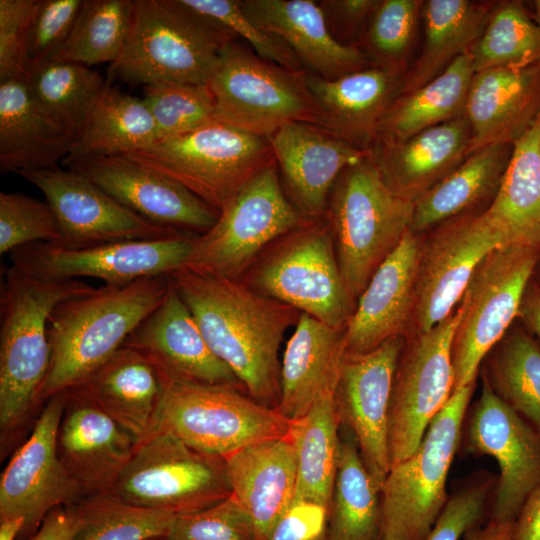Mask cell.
I'll list each match as a JSON object with an SVG mask.
<instances>
[{
  "mask_svg": "<svg viewBox=\"0 0 540 540\" xmlns=\"http://www.w3.org/2000/svg\"><path fill=\"white\" fill-rule=\"evenodd\" d=\"M421 7L423 2L418 0H379L362 36L364 55L373 66L402 75Z\"/></svg>",
  "mask_w": 540,
  "mask_h": 540,
  "instance_id": "bcb514c9",
  "label": "cell"
},
{
  "mask_svg": "<svg viewBox=\"0 0 540 540\" xmlns=\"http://www.w3.org/2000/svg\"><path fill=\"white\" fill-rule=\"evenodd\" d=\"M423 6V48L403 77L398 95L424 86L459 56L471 51L491 12L487 4L467 0H428Z\"/></svg>",
  "mask_w": 540,
  "mask_h": 540,
  "instance_id": "8d00e7d4",
  "label": "cell"
},
{
  "mask_svg": "<svg viewBox=\"0 0 540 540\" xmlns=\"http://www.w3.org/2000/svg\"><path fill=\"white\" fill-rule=\"evenodd\" d=\"M514 522L489 520L485 527L475 528L468 534L470 540H512Z\"/></svg>",
  "mask_w": 540,
  "mask_h": 540,
  "instance_id": "94428289",
  "label": "cell"
},
{
  "mask_svg": "<svg viewBox=\"0 0 540 540\" xmlns=\"http://www.w3.org/2000/svg\"><path fill=\"white\" fill-rule=\"evenodd\" d=\"M37 0H0V81L26 76L24 55Z\"/></svg>",
  "mask_w": 540,
  "mask_h": 540,
  "instance_id": "db71d44e",
  "label": "cell"
},
{
  "mask_svg": "<svg viewBox=\"0 0 540 540\" xmlns=\"http://www.w3.org/2000/svg\"><path fill=\"white\" fill-rule=\"evenodd\" d=\"M225 462L231 495L252 520L258 540H266L295 495L297 464L290 438L249 445Z\"/></svg>",
  "mask_w": 540,
  "mask_h": 540,
  "instance_id": "4dcf8cb0",
  "label": "cell"
},
{
  "mask_svg": "<svg viewBox=\"0 0 540 540\" xmlns=\"http://www.w3.org/2000/svg\"><path fill=\"white\" fill-rule=\"evenodd\" d=\"M154 540H164V537H162V538H158V539H154Z\"/></svg>",
  "mask_w": 540,
  "mask_h": 540,
  "instance_id": "e7e4bbea",
  "label": "cell"
},
{
  "mask_svg": "<svg viewBox=\"0 0 540 540\" xmlns=\"http://www.w3.org/2000/svg\"><path fill=\"white\" fill-rule=\"evenodd\" d=\"M158 139L156 123L143 99L125 94L106 81L64 161L123 155L148 147Z\"/></svg>",
  "mask_w": 540,
  "mask_h": 540,
  "instance_id": "f35d334b",
  "label": "cell"
},
{
  "mask_svg": "<svg viewBox=\"0 0 540 540\" xmlns=\"http://www.w3.org/2000/svg\"><path fill=\"white\" fill-rule=\"evenodd\" d=\"M513 144H493L472 152L458 167L414 202L410 230L420 234L470 213L494 197L511 158Z\"/></svg>",
  "mask_w": 540,
  "mask_h": 540,
  "instance_id": "e575fe53",
  "label": "cell"
},
{
  "mask_svg": "<svg viewBox=\"0 0 540 540\" xmlns=\"http://www.w3.org/2000/svg\"><path fill=\"white\" fill-rule=\"evenodd\" d=\"M169 275L104 285L60 303L51 313V360L39 403L87 378L123 346L129 335L165 299Z\"/></svg>",
  "mask_w": 540,
  "mask_h": 540,
  "instance_id": "7a4b0ae2",
  "label": "cell"
},
{
  "mask_svg": "<svg viewBox=\"0 0 540 540\" xmlns=\"http://www.w3.org/2000/svg\"><path fill=\"white\" fill-rule=\"evenodd\" d=\"M66 391L50 397L28 439L0 477V521L23 518L22 535L33 536L54 509L78 504L84 495L62 464L57 434Z\"/></svg>",
  "mask_w": 540,
  "mask_h": 540,
  "instance_id": "e0dca14e",
  "label": "cell"
},
{
  "mask_svg": "<svg viewBox=\"0 0 540 540\" xmlns=\"http://www.w3.org/2000/svg\"><path fill=\"white\" fill-rule=\"evenodd\" d=\"M482 215L506 246L540 248V113L513 143L502 181Z\"/></svg>",
  "mask_w": 540,
  "mask_h": 540,
  "instance_id": "836d02e7",
  "label": "cell"
},
{
  "mask_svg": "<svg viewBox=\"0 0 540 540\" xmlns=\"http://www.w3.org/2000/svg\"><path fill=\"white\" fill-rule=\"evenodd\" d=\"M471 141L464 115L401 141L377 142L370 151L387 185L415 202L471 154Z\"/></svg>",
  "mask_w": 540,
  "mask_h": 540,
  "instance_id": "f546056e",
  "label": "cell"
},
{
  "mask_svg": "<svg viewBox=\"0 0 540 540\" xmlns=\"http://www.w3.org/2000/svg\"><path fill=\"white\" fill-rule=\"evenodd\" d=\"M344 329L300 313L281 361L276 411L288 421L305 416L319 396L335 387L345 353Z\"/></svg>",
  "mask_w": 540,
  "mask_h": 540,
  "instance_id": "d6a6232c",
  "label": "cell"
},
{
  "mask_svg": "<svg viewBox=\"0 0 540 540\" xmlns=\"http://www.w3.org/2000/svg\"><path fill=\"white\" fill-rule=\"evenodd\" d=\"M83 3L84 0H37L25 47L26 75L51 61L65 45Z\"/></svg>",
  "mask_w": 540,
  "mask_h": 540,
  "instance_id": "816d5d0a",
  "label": "cell"
},
{
  "mask_svg": "<svg viewBox=\"0 0 540 540\" xmlns=\"http://www.w3.org/2000/svg\"><path fill=\"white\" fill-rule=\"evenodd\" d=\"M72 135L32 97L25 76L0 81L2 172L50 169L70 155Z\"/></svg>",
  "mask_w": 540,
  "mask_h": 540,
  "instance_id": "1f68e13d",
  "label": "cell"
},
{
  "mask_svg": "<svg viewBox=\"0 0 540 540\" xmlns=\"http://www.w3.org/2000/svg\"><path fill=\"white\" fill-rule=\"evenodd\" d=\"M117 202L144 219L178 232L201 235L219 212L183 185L124 155L64 161Z\"/></svg>",
  "mask_w": 540,
  "mask_h": 540,
  "instance_id": "44dd1931",
  "label": "cell"
},
{
  "mask_svg": "<svg viewBox=\"0 0 540 540\" xmlns=\"http://www.w3.org/2000/svg\"><path fill=\"white\" fill-rule=\"evenodd\" d=\"M307 220L288 198L274 160L238 190L208 231L196 237L187 267L241 280L269 244Z\"/></svg>",
  "mask_w": 540,
  "mask_h": 540,
  "instance_id": "8fae6325",
  "label": "cell"
},
{
  "mask_svg": "<svg viewBox=\"0 0 540 540\" xmlns=\"http://www.w3.org/2000/svg\"><path fill=\"white\" fill-rule=\"evenodd\" d=\"M168 275L213 353L251 398L275 409L281 396L280 345L300 312L241 280L187 266Z\"/></svg>",
  "mask_w": 540,
  "mask_h": 540,
  "instance_id": "6da1fadb",
  "label": "cell"
},
{
  "mask_svg": "<svg viewBox=\"0 0 540 540\" xmlns=\"http://www.w3.org/2000/svg\"><path fill=\"white\" fill-rule=\"evenodd\" d=\"M464 438L468 452L489 455L499 466L489 520L514 522L540 486V432L503 402L482 375Z\"/></svg>",
  "mask_w": 540,
  "mask_h": 540,
  "instance_id": "2e32d148",
  "label": "cell"
},
{
  "mask_svg": "<svg viewBox=\"0 0 540 540\" xmlns=\"http://www.w3.org/2000/svg\"><path fill=\"white\" fill-rule=\"evenodd\" d=\"M475 383L457 389L420 445L390 467L380 491L382 540H426L449 496L446 482Z\"/></svg>",
  "mask_w": 540,
  "mask_h": 540,
  "instance_id": "52a82bcc",
  "label": "cell"
},
{
  "mask_svg": "<svg viewBox=\"0 0 540 540\" xmlns=\"http://www.w3.org/2000/svg\"><path fill=\"white\" fill-rule=\"evenodd\" d=\"M123 346L145 355L168 380L243 389L234 373L210 349L172 282L165 299Z\"/></svg>",
  "mask_w": 540,
  "mask_h": 540,
  "instance_id": "cb8c5ba5",
  "label": "cell"
},
{
  "mask_svg": "<svg viewBox=\"0 0 540 540\" xmlns=\"http://www.w3.org/2000/svg\"><path fill=\"white\" fill-rule=\"evenodd\" d=\"M109 492L138 506L181 515L226 499L231 488L224 457L155 432L136 445Z\"/></svg>",
  "mask_w": 540,
  "mask_h": 540,
  "instance_id": "7c38bea8",
  "label": "cell"
},
{
  "mask_svg": "<svg viewBox=\"0 0 540 540\" xmlns=\"http://www.w3.org/2000/svg\"><path fill=\"white\" fill-rule=\"evenodd\" d=\"M180 2L228 29L235 36L243 38L259 57L289 70L304 72L290 48L253 21L244 12L240 0H180Z\"/></svg>",
  "mask_w": 540,
  "mask_h": 540,
  "instance_id": "681fc988",
  "label": "cell"
},
{
  "mask_svg": "<svg viewBox=\"0 0 540 540\" xmlns=\"http://www.w3.org/2000/svg\"><path fill=\"white\" fill-rule=\"evenodd\" d=\"M540 340V282L530 281L520 306L519 316Z\"/></svg>",
  "mask_w": 540,
  "mask_h": 540,
  "instance_id": "91938a15",
  "label": "cell"
},
{
  "mask_svg": "<svg viewBox=\"0 0 540 540\" xmlns=\"http://www.w3.org/2000/svg\"><path fill=\"white\" fill-rule=\"evenodd\" d=\"M290 421L241 387L168 380L155 432L227 457L249 445L288 435Z\"/></svg>",
  "mask_w": 540,
  "mask_h": 540,
  "instance_id": "30bf717a",
  "label": "cell"
},
{
  "mask_svg": "<svg viewBox=\"0 0 540 540\" xmlns=\"http://www.w3.org/2000/svg\"><path fill=\"white\" fill-rule=\"evenodd\" d=\"M73 540H154L165 536L176 515L138 506L110 492L83 498Z\"/></svg>",
  "mask_w": 540,
  "mask_h": 540,
  "instance_id": "f6af8a7d",
  "label": "cell"
},
{
  "mask_svg": "<svg viewBox=\"0 0 540 540\" xmlns=\"http://www.w3.org/2000/svg\"><path fill=\"white\" fill-rule=\"evenodd\" d=\"M136 445L130 433L77 387L66 390L57 452L84 498L112 489Z\"/></svg>",
  "mask_w": 540,
  "mask_h": 540,
  "instance_id": "603a6c76",
  "label": "cell"
},
{
  "mask_svg": "<svg viewBox=\"0 0 540 540\" xmlns=\"http://www.w3.org/2000/svg\"><path fill=\"white\" fill-rule=\"evenodd\" d=\"M25 79L34 100L74 140L106 84L96 70L68 61L47 62L28 72Z\"/></svg>",
  "mask_w": 540,
  "mask_h": 540,
  "instance_id": "b9f144b4",
  "label": "cell"
},
{
  "mask_svg": "<svg viewBox=\"0 0 540 540\" xmlns=\"http://www.w3.org/2000/svg\"><path fill=\"white\" fill-rule=\"evenodd\" d=\"M505 246L482 213L464 214L439 225L422 246L419 260L412 317L416 333L445 320L461 302L480 263Z\"/></svg>",
  "mask_w": 540,
  "mask_h": 540,
  "instance_id": "d6986e66",
  "label": "cell"
},
{
  "mask_svg": "<svg viewBox=\"0 0 540 540\" xmlns=\"http://www.w3.org/2000/svg\"><path fill=\"white\" fill-rule=\"evenodd\" d=\"M305 82L319 109L318 126L355 147L370 150L403 77L370 65L335 79L305 72Z\"/></svg>",
  "mask_w": 540,
  "mask_h": 540,
  "instance_id": "484cf974",
  "label": "cell"
},
{
  "mask_svg": "<svg viewBox=\"0 0 540 540\" xmlns=\"http://www.w3.org/2000/svg\"><path fill=\"white\" fill-rule=\"evenodd\" d=\"M164 540H258L255 526L230 495L197 512L176 515Z\"/></svg>",
  "mask_w": 540,
  "mask_h": 540,
  "instance_id": "f907efd6",
  "label": "cell"
},
{
  "mask_svg": "<svg viewBox=\"0 0 540 540\" xmlns=\"http://www.w3.org/2000/svg\"><path fill=\"white\" fill-rule=\"evenodd\" d=\"M540 113V61L474 74L465 104L471 153L493 144H513Z\"/></svg>",
  "mask_w": 540,
  "mask_h": 540,
  "instance_id": "4316f807",
  "label": "cell"
},
{
  "mask_svg": "<svg viewBox=\"0 0 540 540\" xmlns=\"http://www.w3.org/2000/svg\"><path fill=\"white\" fill-rule=\"evenodd\" d=\"M379 0H321L326 24L333 37L342 44L355 37L366 25Z\"/></svg>",
  "mask_w": 540,
  "mask_h": 540,
  "instance_id": "9f6ffc18",
  "label": "cell"
},
{
  "mask_svg": "<svg viewBox=\"0 0 540 540\" xmlns=\"http://www.w3.org/2000/svg\"><path fill=\"white\" fill-rule=\"evenodd\" d=\"M462 313L459 303L445 320L405 342L389 410L391 466L416 451L431 421L453 394L452 344Z\"/></svg>",
  "mask_w": 540,
  "mask_h": 540,
  "instance_id": "5bb4252c",
  "label": "cell"
},
{
  "mask_svg": "<svg viewBox=\"0 0 540 540\" xmlns=\"http://www.w3.org/2000/svg\"><path fill=\"white\" fill-rule=\"evenodd\" d=\"M247 286L336 329H345L354 311L324 218L285 235L251 270Z\"/></svg>",
  "mask_w": 540,
  "mask_h": 540,
  "instance_id": "9c48e42d",
  "label": "cell"
},
{
  "mask_svg": "<svg viewBox=\"0 0 540 540\" xmlns=\"http://www.w3.org/2000/svg\"><path fill=\"white\" fill-rule=\"evenodd\" d=\"M330 507L312 500H293L266 540H328Z\"/></svg>",
  "mask_w": 540,
  "mask_h": 540,
  "instance_id": "11a10c76",
  "label": "cell"
},
{
  "mask_svg": "<svg viewBox=\"0 0 540 540\" xmlns=\"http://www.w3.org/2000/svg\"><path fill=\"white\" fill-rule=\"evenodd\" d=\"M328 540H382L381 497L354 440H341Z\"/></svg>",
  "mask_w": 540,
  "mask_h": 540,
  "instance_id": "ab89813d",
  "label": "cell"
},
{
  "mask_svg": "<svg viewBox=\"0 0 540 540\" xmlns=\"http://www.w3.org/2000/svg\"><path fill=\"white\" fill-rule=\"evenodd\" d=\"M198 235L131 240L81 249L45 242L24 245L10 254L12 265L46 280L92 277L121 286L138 279L166 275L188 265Z\"/></svg>",
  "mask_w": 540,
  "mask_h": 540,
  "instance_id": "9a60e30c",
  "label": "cell"
},
{
  "mask_svg": "<svg viewBox=\"0 0 540 540\" xmlns=\"http://www.w3.org/2000/svg\"><path fill=\"white\" fill-rule=\"evenodd\" d=\"M166 386L167 379L145 355L122 346L74 387L139 444L156 429Z\"/></svg>",
  "mask_w": 540,
  "mask_h": 540,
  "instance_id": "f1b7e54d",
  "label": "cell"
},
{
  "mask_svg": "<svg viewBox=\"0 0 540 540\" xmlns=\"http://www.w3.org/2000/svg\"><path fill=\"white\" fill-rule=\"evenodd\" d=\"M244 12L265 31L282 40L305 72L335 79L370 66L354 45L337 41L314 0H242Z\"/></svg>",
  "mask_w": 540,
  "mask_h": 540,
  "instance_id": "83f0119b",
  "label": "cell"
},
{
  "mask_svg": "<svg viewBox=\"0 0 540 540\" xmlns=\"http://www.w3.org/2000/svg\"><path fill=\"white\" fill-rule=\"evenodd\" d=\"M483 362L496 395L540 432V345L533 336L509 329Z\"/></svg>",
  "mask_w": 540,
  "mask_h": 540,
  "instance_id": "60d3db41",
  "label": "cell"
},
{
  "mask_svg": "<svg viewBox=\"0 0 540 540\" xmlns=\"http://www.w3.org/2000/svg\"><path fill=\"white\" fill-rule=\"evenodd\" d=\"M142 99L156 123L159 139L216 121L214 98L207 84L148 85Z\"/></svg>",
  "mask_w": 540,
  "mask_h": 540,
  "instance_id": "7dc6e473",
  "label": "cell"
},
{
  "mask_svg": "<svg viewBox=\"0 0 540 540\" xmlns=\"http://www.w3.org/2000/svg\"><path fill=\"white\" fill-rule=\"evenodd\" d=\"M17 174L37 187L52 208L61 231L56 246L81 249L186 234L144 219L71 169L55 167Z\"/></svg>",
  "mask_w": 540,
  "mask_h": 540,
  "instance_id": "ffe728a7",
  "label": "cell"
},
{
  "mask_svg": "<svg viewBox=\"0 0 540 540\" xmlns=\"http://www.w3.org/2000/svg\"><path fill=\"white\" fill-rule=\"evenodd\" d=\"M235 35L180 0H134L123 51L111 71L144 86L206 84Z\"/></svg>",
  "mask_w": 540,
  "mask_h": 540,
  "instance_id": "277c9868",
  "label": "cell"
},
{
  "mask_svg": "<svg viewBox=\"0 0 540 540\" xmlns=\"http://www.w3.org/2000/svg\"><path fill=\"white\" fill-rule=\"evenodd\" d=\"M540 248L505 246L477 267L461 300L463 313L454 334V390L475 383L480 365L519 316Z\"/></svg>",
  "mask_w": 540,
  "mask_h": 540,
  "instance_id": "4fadbf2b",
  "label": "cell"
},
{
  "mask_svg": "<svg viewBox=\"0 0 540 540\" xmlns=\"http://www.w3.org/2000/svg\"><path fill=\"white\" fill-rule=\"evenodd\" d=\"M475 73L523 67L540 61V30L520 1H503L491 10L471 49Z\"/></svg>",
  "mask_w": 540,
  "mask_h": 540,
  "instance_id": "7bdbcfd3",
  "label": "cell"
},
{
  "mask_svg": "<svg viewBox=\"0 0 540 540\" xmlns=\"http://www.w3.org/2000/svg\"><path fill=\"white\" fill-rule=\"evenodd\" d=\"M474 74L469 51L424 86L398 95L383 116L373 144L401 141L427 128L464 116Z\"/></svg>",
  "mask_w": 540,
  "mask_h": 540,
  "instance_id": "d590c367",
  "label": "cell"
},
{
  "mask_svg": "<svg viewBox=\"0 0 540 540\" xmlns=\"http://www.w3.org/2000/svg\"><path fill=\"white\" fill-rule=\"evenodd\" d=\"M413 209V201L387 185L371 151L337 178L324 219L353 300L361 295L373 273L410 229Z\"/></svg>",
  "mask_w": 540,
  "mask_h": 540,
  "instance_id": "5b68a950",
  "label": "cell"
},
{
  "mask_svg": "<svg viewBox=\"0 0 540 540\" xmlns=\"http://www.w3.org/2000/svg\"><path fill=\"white\" fill-rule=\"evenodd\" d=\"M393 337L364 353L345 351L334 400L340 425L347 426L379 491L390 471L388 431L394 377L405 345Z\"/></svg>",
  "mask_w": 540,
  "mask_h": 540,
  "instance_id": "ac0fdd59",
  "label": "cell"
},
{
  "mask_svg": "<svg viewBox=\"0 0 540 540\" xmlns=\"http://www.w3.org/2000/svg\"><path fill=\"white\" fill-rule=\"evenodd\" d=\"M422 246L409 229L373 273L345 326V351L369 352L404 335L413 317Z\"/></svg>",
  "mask_w": 540,
  "mask_h": 540,
  "instance_id": "d4e9b609",
  "label": "cell"
},
{
  "mask_svg": "<svg viewBox=\"0 0 540 540\" xmlns=\"http://www.w3.org/2000/svg\"><path fill=\"white\" fill-rule=\"evenodd\" d=\"M79 528L76 505L52 510L30 540H73Z\"/></svg>",
  "mask_w": 540,
  "mask_h": 540,
  "instance_id": "6f0895ef",
  "label": "cell"
},
{
  "mask_svg": "<svg viewBox=\"0 0 540 540\" xmlns=\"http://www.w3.org/2000/svg\"><path fill=\"white\" fill-rule=\"evenodd\" d=\"M512 540H540V486L526 500L514 521Z\"/></svg>",
  "mask_w": 540,
  "mask_h": 540,
  "instance_id": "680465c9",
  "label": "cell"
},
{
  "mask_svg": "<svg viewBox=\"0 0 540 540\" xmlns=\"http://www.w3.org/2000/svg\"><path fill=\"white\" fill-rule=\"evenodd\" d=\"M25 525L23 518H13L0 521V540H16Z\"/></svg>",
  "mask_w": 540,
  "mask_h": 540,
  "instance_id": "6125c7cd",
  "label": "cell"
},
{
  "mask_svg": "<svg viewBox=\"0 0 540 540\" xmlns=\"http://www.w3.org/2000/svg\"><path fill=\"white\" fill-rule=\"evenodd\" d=\"M496 479L490 474H477L449 496L444 509L426 540H460L480 524Z\"/></svg>",
  "mask_w": 540,
  "mask_h": 540,
  "instance_id": "f5cc1de1",
  "label": "cell"
},
{
  "mask_svg": "<svg viewBox=\"0 0 540 540\" xmlns=\"http://www.w3.org/2000/svg\"><path fill=\"white\" fill-rule=\"evenodd\" d=\"M61 231L47 202L23 193H0V252L11 253L27 244L59 245Z\"/></svg>",
  "mask_w": 540,
  "mask_h": 540,
  "instance_id": "c3c4849f",
  "label": "cell"
},
{
  "mask_svg": "<svg viewBox=\"0 0 540 540\" xmlns=\"http://www.w3.org/2000/svg\"><path fill=\"white\" fill-rule=\"evenodd\" d=\"M95 288L78 279L46 280L11 265L1 285L0 427L19 428L40 405L49 370L48 322L62 302Z\"/></svg>",
  "mask_w": 540,
  "mask_h": 540,
  "instance_id": "3957f363",
  "label": "cell"
},
{
  "mask_svg": "<svg viewBox=\"0 0 540 540\" xmlns=\"http://www.w3.org/2000/svg\"><path fill=\"white\" fill-rule=\"evenodd\" d=\"M123 155L183 185L219 213L275 160L267 138L219 121Z\"/></svg>",
  "mask_w": 540,
  "mask_h": 540,
  "instance_id": "8992f818",
  "label": "cell"
},
{
  "mask_svg": "<svg viewBox=\"0 0 540 540\" xmlns=\"http://www.w3.org/2000/svg\"><path fill=\"white\" fill-rule=\"evenodd\" d=\"M335 388L322 393L305 416L290 421L288 437L297 464L293 500H312L330 507L341 444Z\"/></svg>",
  "mask_w": 540,
  "mask_h": 540,
  "instance_id": "74e56055",
  "label": "cell"
},
{
  "mask_svg": "<svg viewBox=\"0 0 540 540\" xmlns=\"http://www.w3.org/2000/svg\"><path fill=\"white\" fill-rule=\"evenodd\" d=\"M133 1L84 0L70 37L51 61L113 64L127 39Z\"/></svg>",
  "mask_w": 540,
  "mask_h": 540,
  "instance_id": "ee69618b",
  "label": "cell"
},
{
  "mask_svg": "<svg viewBox=\"0 0 540 540\" xmlns=\"http://www.w3.org/2000/svg\"><path fill=\"white\" fill-rule=\"evenodd\" d=\"M268 140L288 198L309 220L324 218L337 178L370 154L309 122L287 123Z\"/></svg>",
  "mask_w": 540,
  "mask_h": 540,
  "instance_id": "7402d4cb",
  "label": "cell"
},
{
  "mask_svg": "<svg viewBox=\"0 0 540 540\" xmlns=\"http://www.w3.org/2000/svg\"><path fill=\"white\" fill-rule=\"evenodd\" d=\"M213 95L216 121L269 138L283 125H318L317 103L296 72L267 61L231 41L206 83Z\"/></svg>",
  "mask_w": 540,
  "mask_h": 540,
  "instance_id": "ba28073f",
  "label": "cell"
},
{
  "mask_svg": "<svg viewBox=\"0 0 540 540\" xmlns=\"http://www.w3.org/2000/svg\"><path fill=\"white\" fill-rule=\"evenodd\" d=\"M534 7H535V11H534L535 14L534 16H532V18L540 30V0L534 1Z\"/></svg>",
  "mask_w": 540,
  "mask_h": 540,
  "instance_id": "be15d7a7",
  "label": "cell"
}]
</instances>
